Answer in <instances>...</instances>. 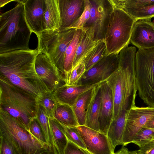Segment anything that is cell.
<instances>
[{"label": "cell", "mask_w": 154, "mask_h": 154, "mask_svg": "<svg viewBox=\"0 0 154 154\" xmlns=\"http://www.w3.org/2000/svg\"><path fill=\"white\" fill-rule=\"evenodd\" d=\"M36 72L48 91L54 92L65 84L60 72L49 58L39 52L35 61Z\"/></svg>", "instance_id": "obj_11"}, {"label": "cell", "mask_w": 154, "mask_h": 154, "mask_svg": "<svg viewBox=\"0 0 154 154\" xmlns=\"http://www.w3.org/2000/svg\"><path fill=\"white\" fill-rule=\"evenodd\" d=\"M89 19L81 29L93 41H104L113 8L109 0H89Z\"/></svg>", "instance_id": "obj_8"}, {"label": "cell", "mask_w": 154, "mask_h": 154, "mask_svg": "<svg viewBox=\"0 0 154 154\" xmlns=\"http://www.w3.org/2000/svg\"><path fill=\"white\" fill-rule=\"evenodd\" d=\"M130 43L138 50L154 49V23L151 20L136 21L133 28Z\"/></svg>", "instance_id": "obj_14"}, {"label": "cell", "mask_w": 154, "mask_h": 154, "mask_svg": "<svg viewBox=\"0 0 154 154\" xmlns=\"http://www.w3.org/2000/svg\"><path fill=\"white\" fill-rule=\"evenodd\" d=\"M49 117L44 108L38 105L36 118L44 132L48 143L55 146L50 129Z\"/></svg>", "instance_id": "obj_29"}, {"label": "cell", "mask_w": 154, "mask_h": 154, "mask_svg": "<svg viewBox=\"0 0 154 154\" xmlns=\"http://www.w3.org/2000/svg\"><path fill=\"white\" fill-rule=\"evenodd\" d=\"M28 131L32 135L41 141L49 144L44 132L36 118L31 121L29 125Z\"/></svg>", "instance_id": "obj_34"}, {"label": "cell", "mask_w": 154, "mask_h": 154, "mask_svg": "<svg viewBox=\"0 0 154 154\" xmlns=\"http://www.w3.org/2000/svg\"><path fill=\"white\" fill-rule=\"evenodd\" d=\"M16 0H0V7L1 8L6 4L11 2H16Z\"/></svg>", "instance_id": "obj_41"}, {"label": "cell", "mask_w": 154, "mask_h": 154, "mask_svg": "<svg viewBox=\"0 0 154 154\" xmlns=\"http://www.w3.org/2000/svg\"><path fill=\"white\" fill-rule=\"evenodd\" d=\"M119 66V54L106 56L85 71L77 85H91L106 81Z\"/></svg>", "instance_id": "obj_10"}, {"label": "cell", "mask_w": 154, "mask_h": 154, "mask_svg": "<svg viewBox=\"0 0 154 154\" xmlns=\"http://www.w3.org/2000/svg\"><path fill=\"white\" fill-rule=\"evenodd\" d=\"M53 118L66 127H77L79 125L72 107L67 104L57 103Z\"/></svg>", "instance_id": "obj_22"}, {"label": "cell", "mask_w": 154, "mask_h": 154, "mask_svg": "<svg viewBox=\"0 0 154 154\" xmlns=\"http://www.w3.org/2000/svg\"><path fill=\"white\" fill-rule=\"evenodd\" d=\"M98 84L91 85H64L54 92V96L58 103L67 104L72 107L81 94L95 87Z\"/></svg>", "instance_id": "obj_17"}, {"label": "cell", "mask_w": 154, "mask_h": 154, "mask_svg": "<svg viewBox=\"0 0 154 154\" xmlns=\"http://www.w3.org/2000/svg\"><path fill=\"white\" fill-rule=\"evenodd\" d=\"M84 32L81 29H76L73 38L67 48L64 60V80L66 75L72 69L77 50Z\"/></svg>", "instance_id": "obj_24"}, {"label": "cell", "mask_w": 154, "mask_h": 154, "mask_svg": "<svg viewBox=\"0 0 154 154\" xmlns=\"http://www.w3.org/2000/svg\"><path fill=\"white\" fill-rule=\"evenodd\" d=\"M37 100L38 105L44 108L48 117L53 118L58 103L54 96V92L48 91L41 93L37 97Z\"/></svg>", "instance_id": "obj_27"}, {"label": "cell", "mask_w": 154, "mask_h": 154, "mask_svg": "<svg viewBox=\"0 0 154 154\" xmlns=\"http://www.w3.org/2000/svg\"><path fill=\"white\" fill-rule=\"evenodd\" d=\"M102 41H93L84 32L77 50L72 69L81 63L88 54Z\"/></svg>", "instance_id": "obj_25"}, {"label": "cell", "mask_w": 154, "mask_h": 154, "mask_svg": "<svg viewBox=\"0 0 154 154\" xmlns=\"http://www.w3.org/2000/svg\"><path fill=\"white\" fill-rule=\"evenodd\" d=\"M113 8L125 11L154 4V0H109Z\"/></svg>", "instance_id": "obj_28"}, {"label": "cell", "mask_w": 154, "mask_h": 154, "mask_svg": "<svg viewBox=\"0 0 154 154\" xmlns=\"http://www.w3.org/2000/svg\"><path fill=\"white\" fill-rule=\"evenodd\" d=\"M154 136V128L144 127L136 134L132 143L140 147L146 142L151 140Z\"/></svg>", "instance_id": "obj_32"}, {"label": "cell", "mask_w": 154, "mask_h": 154, "mask_svg": "<svg viewBox=\"0 0 154 154\" xmlns=\"http://www.w3.org/2000/svg\"><path fill=\"white\" fill-rule=\"evenodd\" d=\"M51 133L58 154H64L68 140L65 134V126L53 118L49 117Z\"/></svg>", "instance_id": "obj_21"}, {"label": "cell", "mask_w": 154, "mask_h": 154, "mask_svg": "<svg viewBox=\"0 0 154 154\" xmlns=\"http://www.w3.org/2000/svg\"><path fill=\"white\" fill-rule=\"evenodd\" d=\"M144 127L149 128H154V118L149 121Z\"/></svg>", "instance_id": "obj_40"}, {"label": "cell", "mask_w": 154, "mask_h": 154, "mask_svg": "<svg viewBox=\"0 0 154 154\" xmlns=\"http://www.w3.org/2000/svg\"><path fill=\"white\" fill-rule=\"evenodd\" d=\"M98 85L81 94L72 107L79 125H85L87 112Z\"/></svg>", "instance_id": "obj_18"}, {"label": "cell", "mask_w": 154, "mask_h": 154, "mask_svg": "<svg viewBox=\"0 0 154 154\" xmlns=\"http://www.w3.org/2000/svg\"><path fill=\"white\" fill-rule=\"evenodd\" d=\"M153 118L154 107H138L132 103L126 111L122 145L125 146L132 143L137 133Z\"/></svg>", "instance_id": "obj_9"}, {"label": "cell", "mask_w": 154, "mask_h": 154, "mask_svg": "<svg viewBox=\"0 0 154 154\" xmlns=\"http://www.w3.org/2000/svg\"><path fill=\"white\" fill-rule=\"evenodd\" d=\"M96 93L88 109L85 126L100 131L99 118L101 103V96L99 85Z\"/></svg>", "instance_id": "obj_20"}, {"label": "cell", "mask_w": 154, "mask_h": 154, "mask_svg": "<svg viewBox=\"0 0 154 154\" xmlns=\"http://www.w3.org/2000/svg\"><path fill=\"white\" fill-rule=\"evenodd\" d=\"M38 106L37 97L0 78V111L28 130L31 121L36 117Z\"/></svg>", "instance_id": "obj_2"}, {"label": "cell", "mask_w": 154, "mask_h": 154, "mask_svg": "<svg viewBox=\"0 0 154 154\" xmlns=\"http://www.w3.org/2000/svg\"><path fill=\"white\" fill-rule=\"evenodd\" d=\"M136 21L123 10L113 8L104 40L106 56L119 54L122 50L128 46L133 28Z\"/></svg>", "instance_id": "obj_6"}, {"label": "cell", "mask_w": 154, "mask_h": 154, "mask_svg": "<svg viewBox=\"0 0 154 154\" xmlns=\"http://www.w3.org/2000/svg\"><path fill=\"white\" fill-rule=\"evenodd\" d=\"M137 151L138 154H154V139L145 143Z\"/></svg>", "instance_id": "obj_38"}, {"label": "cell", "mask_w": 154, "mask_h": 154, "mask_svg": "<svg viewBox=\"0 0 154 154\" xmlns=\"http://www.w3.org/2000/svg\"><path fill=\"white\" fill-rule=\"evenodd\" d=\"M101 103L99 118L100 131L107 136L114 114V104L111 89L106 81L99 83Z\"/></svg>", "instance_id": "obj_16"}, {"label": "cell", "mask_w": 154, "mask_h": 154, "mask_svg": "<svg viewBox=\"0 0 154 154\" xmlns=\"http://www.w3.org/2000/svg\"><path fill=\"white\" fill-rule=\"evenodd\" d=\"M65 134L68 141L87 151L85 145L77 127L65 126Z\"/></svg>", "instance_id": "obj_33"}, {"label": "cell", "mask_w": 154, "mask_h": 154, "mask_svg": "<svg viewBox=\"0 0 154 154\" xmlns=\"http://www.w3.org/2000/svg\"><path fill=\"white\" fill-rule=\"evenodd\" d=\"M59 31L69 29L80 17L85 8V0H58Z\"/></svg>", "instance_id": "obj_15"}, {"label": "cell", "mask_w": 154, "mask_h": 154, "mask_svg": "<svg viewBox=\"0 0 154 154\" xmlns=\"http://www.w3.org/2000/svg\"><path fill=\"white\" fill-rule=\"evenodd\" d=\"M135 77L139 97L154 107V49L137 51Z\"/></svg>", "instance_id": "obj_7"}, {"label": "cell", "mask_w": 154, "mask_h": 154, "mask_svg": "<svg viewBox=\"0 0 154 154\" xmlns=\"http://www.w3.org/2000/svg\"><path fill=\"white\" fill-rule=\"evenodd\" d=\"M0 137V154H16L10 143L3 136Z\"/></svg>", "instance_id": "obj_37"}, {"label": "cell", "mask_w": 154, "mask_h": 154, "mask_svg": "<svg viewBox=\"0 0 154 154\" xmlns=\"http://www.w3.org/2000/svg\"><path fill=\"white\" fill-rule=\"evenodd\" d=\"M90 154H111V146L106 135L85 125L77 127Z\"/></svg>", "instance_id": "obj_12"}, {"label": "cell", "mask_w": 154, "mask_h": 154, "mask_svg": "<svg viewBox=\"0 0 154 154\" xmlns=\"http://www.w3.org/2000/svg\"><path fill=\"white\" fill-rule=\"evenodd\" d=\"M153 139H154V137H153Z\"/></svg>", "instance_id": "obj_43"}, {"label": "cell", "mask_w": 154, "mask_h": 154, "mask_svg": "<svg viewBox=\"0 0 154 154\" xmlns=\"http://www.w3.org/2000/svg\"><path fill=\"white\" fill-rule=\"evenodd\" d=\"M23 5L26 22L32 32L38 36L46 30L45 0H26Z\"/></svg>", "instance_id": "obj_13"}, {"label": "cell", "mask_w": 154, "mask_h": 154, "mask_svg": "<svg viewBox=\"0 0 154 154\" xmlns=\"http://www.w3.org/2000/svg\"><path fill=\"white\" fill-rule=\"evenodd\" d=\"M84 64L81 63L65 76V82L66 85H77L79 80L85 71Z\"/></svg>", "instance_id": "obj_31"}, {"label": "cell", "mask_w": 154, "mask_h": 154, "mask_svg": "<svg viewBox=\"0 0 154 154\" xmlns=\"http://www.w3.org/2000/svg\"><path fill=\"white\" fill-rule=\"evenodd\" d=\"M129 152L130 151L127 148L123 146L117 152L112 153L111 154H129Z\"/></svg>", "instance_id": "obj_39"}, {"label": "cell", "mask_w": 154, "mask_h": 154, "mask_svg": "<svg viewBox=\"0 0 154 154\" xmlns=\"http://www.w3.org/2000/svg\"><path fill=\"white\" fill-rule=\"evenodd\" d=\"M37 49L20 50L0 54V78L38 96L48 91L35 68Z\"/></svg>", "instance_id": "obj_1"}, {"label": "cell", "mask_w": 154, "mask_h": 154, "mask_svg": "<svg viewBox=\"0 0 154 154\" xmlns=\"http://www.w3.org/2000/svg\"><path fill=\"white\" fill-rule=\"evenodd\" d=\"M107 50L104 41L97 44L85 57L81 63L85 66V71L90 69L95 64L106 56Z\"/></svg>", "instance_id": "obj_26"}, {"label": "cell", "mask_w": 154, "mask_h": 154, "mask_svg": "<svg viewBox=\"0 0 154 154\" xmlns=\"http://www.w3.org/2000/svg\"><path fill=\"white\" fill-rule=\"evenodd\" d=\"M64 154H90L85 149L68 141L65 149Z\"/></svg>", "instance_id": "obj_36"}, {"label": "cell", "mask_w": 154, "mask_h": 154, "mask_svg": "<svg viewBox=\"0 0 154 154\" xmlns=\"http://www.w3.org/2000/svg\"><path fill=\"white\" fill-rule=\"evenodd\" d=\"M0 135L10 143L16 154H58L54 146L41 141L15 118L1 111Z\"/></svg>", "instance_id": "obj_4"}, {"label": "cell", "mask_w": 154, "mask_h": 154, "mask_svg": "<svg viewBox=\"0 0 154 154\" xmlns=\"http://www.w3.org/2000/svg\"><path fill=\"white\" fill-rule=\"evenodd\" d=\"M137 21L140 20H151L154 17V4L140 8L124 11Z\"/></svg>", "instance_id": "obj_30"}, {"label": "cell", "mask_w": 154, "mask_h": 154, "mask_svg": "<svg viewBox=\"0 0 154 154\" xmlns=\"http://www.w3.org/2000/svg\"><path fill=\"white\" fill-rule=\"evenodd\" d=\"M76 31L74 29L62 31L58 29L45 30L37 36V49L38 51L45 54L49 58L60 72L64 81L65 53Z\"/></svg>", "instance_id": "obj_5"}, {"label": "cell", "mask_w": 154, "mask_h": 154, "mask_svg": "<svg viewBox=\"0 0 154 154\" xmlns=\"http://www.w3.org/2000/svg\"><path fill=\"white\" fill-rule=\"evenodd\" d=\"M32 32L25 19L24 5L17 3L0 16V54L29 49Z\"/></svg>", "instance_id": "obj_3"}, {"label": "cell", "mask_w": 154, "mask_h": 154, "mask_svg": "<svg viewBox=\"0 0 154 154\" xmlns=\"http://www.w3.org/2000/svg\"><path fill=\"white\" fill-rule=\"evenodd\" d=\"M85 8L78 19L69 29H81L88 21L90 16L91 4L89 0H85Z\"/></svg>", "instance_id": "obj_35"}, {"label": "cell", "mask_w": 154, "mask_h": 154, "mask_svg": "<svg viewBox=\"0 0 154 154\" xmlns=\"http://www.w3.org/2000/svg\"><path fill=\"white\" fill-rule=\"evenodd\" d=\"M126 111H123L117 118L112 120L107 132V136L110 143L112 153L114 152L116 146L122 145Z\"/></svg>", "instance_id": "obj_19"}, {"label": "cell", "mask_w": 154, "mask_h": 154, "mask_svg": "<svg viewBox=\"0 0 154 154\" xmlns=\"http://www.w3.org/2000/svg\"><path fill=\"white\" fill-rule=\"evenodd\" d=\"M129 154H138L137 150L130 151Z\"/></svg>", "instance_id": "obj_42"}, {"label": "cell", "mask_w": 154, "mask_h": 154, "mask_svg": "<svg viewBox=\"0 0 154 154\" xmlns=\"http://www.w3.org/2000/svg\"><path fill=\"white\" fill-rule=\"evenodd\" d=\"M45 1L46 30L58 29L60 15L58 0H45Z\"/></svg>", "instance_id": "obj_23"}]
</instances>
